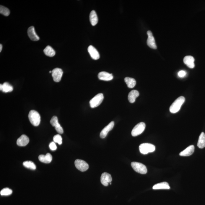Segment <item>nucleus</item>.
<instances>
[{"label":"nucleus","instance_id":"obj_1","mask_svg":"<svg viewBox=\"0 0 205 205\" xmlns=\"http://www.w3.org/2000/svg\"><path fill=\"white\" fill-rule=\"evenodd\" d=\"M185 101V98L183 96H180L177 98L170 107V112L173 114L178 112L180 110Z\"/></svg>","mask_w":205,"mask_h":205},{"label":"nucleus","instance_id":"obj_22","mask_svg":"<svg viewBox=\"0 0 205 205\" xmlns=\"http://www.w3.org/2000/svg\"><path fill=\"white\" fill-rule=\"evenodd\" d=\"M170 188L167 182H163L154 185L153 187L154 190L169 189Z\"/></svg>","mask_w":205,"mask_h":205},{"label":"nucleus","instance_id":"obj_13","mask_svg":"<svg viewBox=\"0 0 205 205\" xmlns=\"http://www.w3.org/2000/svg\"><path fill=\"white\" fill-rule=\"evenodd\" d=\"M114 123L113 121L110 122L108 126H105L101 132L100 134V137L101 138H104L107 136L108 133L110 130H112L113 127H114Z\"/></svg>","mask_w":205,"mask_h":205},{"label":"nucleus","instance_id":"obj_28","mask_svg":"<svg viewBox=\"0 0 205 205\" xmlns=\"http://www.w3.org/2000/svg\"><path fill=\"white\" fill-rule=\"evenodd\" d=\"M12 193V190L9 188L3 189L0 192L1 195L2 196H9L11 195Z\"/></svg>","mask_w":205,"mask_h":205},{"label":"nucleus","instance_id":"obj_30","mask_svg":"<svg viewBox=\"0 0 205 205\" xmlns=\"http://www.w3.org/2000/svg\"><path fill=\"white\" fill-rule=\"evenodd\" d=\"M58 123V118L56 116H54L50 121V123L53 126H55Z\"/></svg>","mask_w":205,"mask_h":205},{"label":"nucleus","instance_id":"obj_21","mask_svg":"<svg viewBox=\"0 0 205 205\" xmlns=\"http://www.w3.org/2000/svg\"><path fill=\"white\" fill-rule=\"evenodd\" d=\"M90 23L93 26H95L97 24L98 18L95 10H92L90 14Z\"/></svg>","mask_w":205,"mask_h":205},{"label":"nucleus","instance_id":"obj_5","mask_svg":"<svg viewBox=\"0 0 205 205\" xmlns=\"http://www.w3.org/2000/svg\"><path fill=\"white\" fill-rule=\"evenodd\" d=\"M104 99L103 94L100 93L95 95L90 101V106L92 108L97 107L102 103Z\"/></svg>","mask_w":205,"mask_h":205},{"label":"nucleus","instance_id":"obj_11","mask_svg":"<svg viewBox=\"0 0 205 205\" xmlns=\"http://www.w3.org/2000/svg\"><path fill=\"white\" fill-rule=\"evenodd\" d=\"M27 34L30 39L33 41L39 40V37L37 35L34 26H31L29 27L27 30Z\"/></svg>","mask_w":205,"mask_h":205},{"label":"nucleus","instance_id":"obj_16","mask_svg":"<svg viewBox=\"0 0 205 205\" xmlns=\"http://www.w3.org/2000/svg\"><path fill=\"white\" fill-rule=\"evenodd\" d=\"M29 139L27 136L23 134L17 139V144L19 146H25L29 143Z\"/></svg>","mask_w":205,"mask_h":205},{"label":"nucleus","instance_id":"obj_26","mask_svg":"<svg viewBox=\"0 0 205 205\" xmlns=\"http://www.w3.org/2000/svg\"><path fill=\"white\" fill-rule=\"evenodd\" d=\"M23 165L26 168L31 169L32 170H35L36 168V166L35 164L31 161H27L24 162Z\"/></svg>","mask_w":205,"mask_h":205},{"label":"nucleus","instance_id":"obj_29","mask_svg":"<svg viewBox=\"0 0 205 205\" xmlns=\"http://www.w3.org/2000/svg\"><path fill=\"white\" fill-rule=\"evenodd\" d=\"M62 138L59 134H57L53 137V141L54 142L58 143V144L61 145L62 144Z\"/></svg>","mask_w":205,"mask_h":205},{"label":"nucleus","instance_id":"obj_34","mask_svg":"<svg viewBox=\"0 0 205 205\" xmlns=\"http://www.w3.org/2000/svg\"><path fill=\"white\" fill-rule=\"evenodd\" d=\"M2 49V44L0 45V52H1Z\"/></svg>","mask_w":205,"mask_h":205},{"label":"nucleus","instance_id":"obj_20","mask_svg":"<svg viewBox=\"0 0 205 205\" xmlns=\"http://www.w3.org/2000/svg\"><path fill=\"white\" fill-rule=\"evenodd\" d=\"M139 92L137 90H132L129 93L128 99L129 102L131 103H134L136 100V98L139 96Z\"/></svg>","mask_w":205,"mask_h":205},{"label":"nucleus","instance_id":"obj_19","mask_svg":"<svg viewBox=\"0 0 205 205\" xmlns=\"http://www.w3.org/2000/svg\"><path fill=\"white\" fill-rule=\"evenodd\" d=\"M13 86L7 82H5L3 84H0V90L3 92L7 93L12 91Z\"/></svg>","mask_w":205,"mask_h":205},{"label":"nucleus","instance_id":"obj_33","mask_svg":"<svg viewBox=\"0 0 205 205\" xmlns=\"http://www.w3.org/2000/svg\"><path fill=\"white\" fill-rule=\"evenodd\" d=\"M178 76L180 78H183L184 77L186 76V72L183 71V70H181V71H179L178 73Z\"/></svg>","mask_w":205,"mask_h":205},{"label":"nucleus","instance_id":"obj_6","mask_svg":"<svg viewBox=\"0 0 205 205\" xmlns=\"http://www.w3.org/2000/svg\"><path fill=\"white\" fill-rule=\"evenodd\" d=\"M146 128V124L144 122L138 123L134 126L131 131V135L133 136H136L143 133Z\"/></svg>","mask_w":205,"mask_h":205},{"label":"nucleus","instance_id":"obj_4","mask_svg":"<svg viewBox=\"0 0 205 205\" xmlns=\"http://www.w3.org/2000/svg\"><path fill=\"white\" fill-rule=\"evenodd\" d=\"M131 166L134 171L139 173L143 174L147 173V167L143 164L133 162L131 163Z\"/></svg>","mask_w":205,"mask_h":205},{"label":"nucleus","instance_id":"obj_7","mask_svg":"<svg viewBox=\"0 0 205 205\" xmlns=\"http://www.w3.org/2000/svg\"><path fill=\"white\" fill-rule=\"evenodd\" d=\"M74 164L77 168L81 171H86L89 169L88 164L84 161L81 160H76L74 162Z\"/></svg>","mask_w":205,"mask_h":205},{"label":"nucleus","instance_id":"obj_10","mask_svg":"<svg viewBox=\"0 0 205 205\" xmlns=\"http://www.w3.org/2000/svg\"><path fill=\"white\" fill-rule=\"evenodd\" d=\"M101 182L103 186H108L112 180L111 175L107 173H104L101 177Z\"/></svg>","mask_w":205,"mask_h":205},{"label":"nucleus","instance_id":"obj_32","mask_svg":"<svg viewBox=\"0 0 205 205\" xmlns=\"http://www.w3.org/2000/svg\"><path fill=\"white\" fill-rule=\"evenodd\" d=\"M50 149L53 151H54L57 149V146L56 145L55 142H51L49 145Z\"/></svg>","mask_w":205,"mask_h":205},{"label":"nucleus","instance_id":"obj_12","mask_svg":"<svg viewBox=\"0 0 205 205\" xmlns=\"http://www.w3.org/2000/svg\"><path fill=\"white\" fill-rule=\"evenodd\" d=\"M88 51L93 59L98 60L100 58L99 53L98 51L92 45H90L89 46L88 48Z\"/></svg>","mask_w":205,"mask_h":205},{"label":"nucleus","instance_id":"obj_15","mask_svg":"<svg viewBox=\"0 0 205 205\" xmlns=\"http://www.w3.org/2000/svg\"><path fill=\"white\" fill-rule=\"evenodd\" d=\"M98 78L101 80L109 81L111 80L113 78L112 74L105 71H102L98 74Z\"/></svg>","mask_w":205,"mask_h":205},{"label":"nucleus","instance_id":"obj_17","mask_svg":"<svg viewBox=\"0 0 205 205\" xmlns=\"http://www.w3.org/2000/svg\"><path fill=\"white\" fill-rule=\"evenodd\" d=\"M195 147L193 145H190L187 148L180 153L179 155L181 156L187 157L192 155L194 152Z\"/></svg>","mask_w":205,"mask_h":205},{"label":"nucleus","instance_id":"obj_3","mask_svg":"<svg viewBox=\"0 0 205 205\" xmlns=\"http://www.w3.org/2000/svg\"><path fill=\"white\" fill-rule=\"evenodd\" d=\"M139 151L141 154H147L149 153L154 152L155 150L154 145L150 143H143L139 146Z\"/></svg>","mask_w":205,"mask_h":205},{"label":"nucleus","instance_id":"obj_9","mask_svg":"<svg viewBox=\"0 0 205 205\" xmlns=\"http://www.w3.org/2000/svg\"><path fill=\"white\" fill-rule=\"evenodd\" d=\"M147 34L148 36L147 40L148 46L151 48L155 50L157 48V46L156 45L155 38L153 36L152 32L150 30H149L147 32Z\"/></svg>","mask_w":205,"mask_h":205},{"label":"nucleus","instance_id":"obj_2","mask_svg":"<svg viewBox=\"0 0 205 205\" xmlns=\"http://www.w3.org/2000/svg\"><path fill=\"white\" fill-rule=\"evenodd\" d=\"M28 117L30 123L33 126H39L40 123L41 117L38 112L35 110H31L29 112Z\"/></svg>","mask_w":205,"mask_h":205},{"label":"nucleus","instance_id":"obj_18","mask_svg":"<svg viewBox=\"0 0 205 205\" xmlns=\"http://www.w3.org/2000/svg\"><path fill=\"white\" fill-rule=\"evenodd\" d=\"M38 159L41 162L45 163H49L52 160L53 157L51 154L47 153L46 155H41L38 157Z\"/></svg>","mask_w":205,"mask_h":205},{"label":"nucleus","instance_id":"obj_14","mask_svg":"<svg viewBox=\"0 0 205 205\" xmlns=\"http://www.w3.org/2000/svg\"><path fill=\"white\" fill-rule=\"evenodd\" d=\"M195 58L191 56H186L183 58V62L190 69H193L195 67Z\"/></svg>","mask_w":205,"mask_h":205},{"label":"nucleus","instance_id":"obj_24","mask_svg":"<svg viewBox=\"0 0 205 205\" xmlns=\"http://www.w3.org/2000/svg\"><path fill=\"white\" fill-rule=\"evenodd\" d=\"M43 51L45 55L50 57L54 56L56 54L55 51L50 46H46L44 50Z\"/></svg>","mask_w":205,"mask_h":205},{"label":"nucleus","instance_id":"obj_27","mask_svg":"<svg viewBox=\"0 0 205 205\" xmlns=\"http://www.w3.org/2000/svg\"><path fill=\"white\" fill-rule=\"evenodd\" d=\"M0 13L3 15L7 17L10 14V11L8 8L2 6V5H1L0 6Z\"/></svg>","mask_w":205,"mask_h":205},{"label":"nucleus","instance_id":"obj_25","mask_svg":"<svg viewBox=\"0 0 205 205\" xmlns=\"http://www.w3.org/2000/svg\"><path fill=\"white\" fill-rule=\"evenodd\" d=\"M124 80L128 87L130 88H133L136 84V81L134 78H130V77H126L125 78Z\"/></svg>","mask_w":205,"mask_h":205},{"label":"nucleus","instance_id":"obj_8","mask_svg":"<svg viewBox=\"0 0 205 205\" xmlns=\"http://www.w3.org/2000/svg\"><path fill=\"white\" fill-rule=\"evenodd\" d=\"M63 74V72L62 69L58 68L53 69L52 71L53 79L56 82H60Z\"/></svg>","mask_w":205,"mask_h":205},{"label":"nucleus","instance_id":"obj_31","mask_svg":"<svg viewBox=\"0 0 205 205\" xmlns=\"http://www.w3.org/2000/svg\"><path fill=\"white\" fill-rule=\"evenodd\" d=\"M54 127H55L56 131L58 132V134H63V129L62 128V126H61L59 123H58Z\"/></svg>","mask_w":205,"mask_h":205},{"label":"nucleus","instance_id":"obj_23","mask_svg":"<svg viewBox=\"0 0 205 205\" xmlns=\"http://www.w3.org/2000/svg\"><path fill=\"white\" fill-rule=\"evenodd\" d=\"M197 146L200 149H203L205 147V134L204 132H202L199 136Z\"/></svg>","mask_w":205,"mask_h":205}]
</instances>
